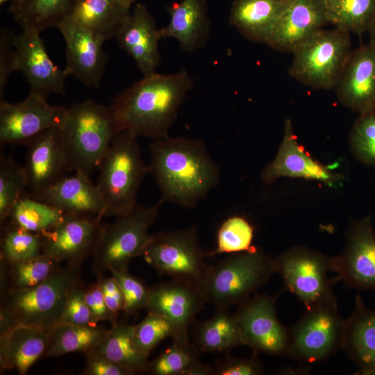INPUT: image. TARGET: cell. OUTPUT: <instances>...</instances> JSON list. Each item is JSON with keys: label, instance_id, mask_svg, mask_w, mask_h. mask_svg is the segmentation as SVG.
I'll use <instances>...</instances> for the list:
<instances>
[{"label": "cell", "instance_id": "obj_1", "mask_svg": "<svg viewBox=\"0 0 375 375\" xmlns=\"http://www.w3.org/2000/svg\"><path fill=\"white\" fill-rule=\"evenodd\" d=\"M191 75L153 73L119 93L109 106L119 132L158 140L169 136L178 110L192 89Z\"/></svg>", "mask_w": 375, "mask_h": 375}, {"label": "cell", "instance_id": "obj_2", "mask_svg": "<svg viewBox=\"0 0 375 375\" xmlns=\"http://www.w3.org/2000/svg\"><path fill=\"white\" fill-rule=\"evenodd\" d=\"M149 173L161 201L192 208L219 180V169L204 143L197 139L169 136L150 144Z\"/></svg>", "mask_w": 375, "mask_h": 375}, {"label": "cell", "instance_id": "obj_3", "mask_svg": "<svg viewBox=\"0 0 375 375\" xmlns=\"http://www.w3.org/2000/svg\"><path fill=\"white\" fill-rule=\"evenodd\" d=\"M80 267L67 265L37 285L1 293L0 332L19 325L49 329L57 324L69 294L81 283Z\"/></svg>", "mask_w": 375, "mask_h": 375}, {"label": "cell", "instance_id": "obj_4", "mask_svg": "<svg viewBox=\"0 0 375 375\" xmlns=\"http://www.w3.org/2000/svg\"><path fill=\"white\" fill-rule=\"evenodd\" d=\"M60 131L69 169L89 176L119 133L110 108L91 99L67 108Z\"/></svg>", "mask_w": 375, "mask_h": 375}, {"label": "cell", "instance_id": "obj_5", "mask_svg": "<svg viewBox=\"0 0 375 375\" xmlns=\"http://www.w3.org/2000/svg\"><path fill=\"white\" fill-rule=\"evenodd\" d=\"M274 273V258L255 247L208 266L201 288L206 302L228 309L266 285Z\"/></svg>", "mask_w": 375, "mask_h": 375}, {"label": "cell", "instance_id": "obj_6", "mask_svg": "<svg viewBox=\"0 0 375 375\" xmlns=\"http://www.w3.org/2000/svg\"><path fill=\"white\" fill-rule=\"evenodd\" d=\"M138 138L130 131L118 133L99 167L97 185L106 203L105 217L126 213L138 203L137 194L149 173Z\"/></svg>", "mask_w": 375, "mask_h": 375}, {"label": "cell", "instance_id": "obj_7", "mask_svg": "<svg viewBox=\"0 0 375 375\" xmlns=\"http://www.w3.org/2000/svg\"><path fill=\"white\" fill-rule=\"evenodd\" d=\"M162 203L150 206L137 203L128 212L115 217L112 222L102 224L91 254L95 275L110 269L128 270L130 261L141 256Z\"/></svg>", "mask_w": 375, "mask_h": 375}, {"label": "cell", "instance_id": "obj_8", "mask_svg": "<svg viewBox=\"0 0 375 375\" xmlns=\"http://www.w3.org/2000/svg\"><path fill=\"white\" fill-rule=\"evenodd\" d=\"M351 51L349 32L323 28L292 52L289 74L315 90L335 88Z\"/></svg>", "mask_w": 375, "mask_h": 375}, {"label": "cell", "instance_id": "obj_9", "mask_svg": "<svg viewBox=\"0 0 375 375\" xmlns=\"http://www.w3.org/2000/svg\"><path fill=\"white\" fill-rule=\"evenodd\" d=\"M141 256L158 274L200 288L208 268L195 227L150 235Z\"/></svg>", "mask_w": 375, "mask_h": 375}, {"label": "cell", "instance_id": "obj_10", "mask_svg": "<svg viewBox=\"0 0 375 375\" xmlns=\"http://www.w3.org/2000/svg\"><path fill=\"white\" fill-rule=\"evenodd\" d=\"M344 326L336 300L306 308V313L289 328L286 356L305 363L328 359L342 349Z\"/></svg>", "mask_w": 375, "mask_h": 375}, {"label": "cell", "instance_id": "obj_11", "mask_svg": "<svg viewBox=\"0 0 375 375\" xmlns=\"http://www.w3.org/2000/svg\"><path fill=\"white\" fill-rule=\"evenodd\" d=\"M276 273L306 308L336 300L332 257L304 247H294L274 258Z\"/></svg>", "mask_w": 375, "mask_h": 375}, {"label": "cell", "instance_id": "obj_12", "mask_svg": "<svg viewBox=\"0 0 375 375\" xmlns=\"http://www.w3.org/2000/svg\"><path fill=\"white\" fill-rule=\"evenodd\" d=\"M278 293L274 296L254 294L240 304L235 312L240 331L242 345L256 353L286 356L289 328L278 320L276 312Z\"/></svg>", "mask_w": 375, "mask_h": 375}, {"label": "cell", "instance_id": "obj_13", "mask_svg": "<svg viewBox=\"0 0 375 375\" xmlns=\"http://www.w3.org/2000/svg\"><path fill=\"white\" fill-rule=\"evenodd\" d=\"M67 108L53 106L32 92L23 101H0V143L26 145L36 136L51 128H60Z\"/></svg>", "mask_w": 375, "mask_h": 375}, {"label": "cell", "instance_id": "obj_14", "mask_svg": "<svg viewBox=\"0 0 375 375\" xmlns=\"http://www.w3.org/2000/svg\"><path fill=\"white\" fill-rule=\"evenodd\" d=\"M332 268L336 282L375 290V233L369 217L351 224L344 251L332 257Z\"/></svg>", "mask_w": 375, "mask_h": 375}, {"label": "cell", "instance_id": "obj_15", "mask_svg": "<svg viewBox=\"0 0 375 375\" xmlns=\"http://www.w3.org/2000/svg\"><path fill=\"white\" fill-rule=\"evenodd\" d=\"M66 44V67L72 76L88 88H98L108 57L103 49L104 40L72 16L57 26Z\"/></svg>", "mask_w": 375, "mask_h": 375}, {"label": "cell", "instance_id": "obj_16", "mask_svg": "<svg viewBox=\"0 0 375 375\" xmlns=\"http://www.w3.org/2000/svg\"><path fill=\"white\" fill-rule=\"evenodd\" d=\"M99 216L64 214L59 223L43 234L42 254L57 262L81 266L91 256L102 225Z\"/></svg>", "mask_w": 375, "mask_h": 375}, {"label": "cell", "instance_id": "obj_17", "mask_svg": "<svg viewBox=\"0 0 375 375\" xmlns=\"http://www.w3.org/2000/svg\"><path fill=\"white\" fill-rule=\"evenodd\" d=\"M17 70L30 85V92L44 99L53 94H65V69L58 67L46 51L40 33L22 31L14 38Z\"/></svg>", "mask_w": 375, "mask_h": 375}, {"label": "cell", "instance_id": "obj_18", "mask_svg": "<svg viewBox=\"0 0 375 375\" xmlns=\"http://www.w3.org/2000/svg\"><path fill=\"white\" fill-rule=\"evenodd\" d=\"M206 302L199 285L172 278L150 288L146 308L164 316L174 325L177 335L173 340L188 342V329Z\"/></svg>", "mask_w": 375, "mask_h": 375}, {"label": "cell", "instance_id": "obj_19", "mask_svg": "<svg viewBox=\"0 0 375 375\" xmlns=\"http://www.w3.org/2000/svg\"><path fill=\"white\" fill-rule=\"evenodd\" d=\"M24 166L27 188L37 196L70 171L59 128L47 129L26 145Z\"/></svg>", "mask_w": 375, "mask_h": 375}, {"label": "cell", "instance_id": "obj_20", "mask_svg": "<svg viewBox=\"0 0 375 375\" xmlns=\"http://www.w3.org/2000/svg\"><path fill=\"white\" fill-rule=\"evenodd\" d=\"M328 23L324 0H287L267 44L292 53Z\"/></svg>", "mask_w": 375, "mask_h": 375}, {"label": "cell", "instance_id": "obj_21", "mask_svg": "<svg viewBox=\"0 0 375 375\" xmlns=\"http://www.w3.org/2000/svg\"><path fill=\"white\" fill-rule=\"evenodd\" d=\"M115 37L119 48L134 60L143 76L156 72L160 62L158 44L161 37L152 14L144 5L135 6Z\"/></svg>", "mask_w": 375, "mask_h": 375}, {"label": "cell", "instance_id": "obj_22", "mask_svg": "<svg viewBox=\"0 0 375 375\" xmlns=\"http://www.w3.org/2000/svg\"><path fill=\"white\" fill-rule=\"evenodd\" d=\"M339 101L360 114L375 108V45L368 42L355 50L335 87Z\"/></svg>", "mask_w": 375, "mask_h": 375}, {"label": "cell", "instance_id": "obj_23", "mask_svg": "<svg viewBox=\"0 0 375 375\" xmlns=\"http://www.w3.org/2000/svg\"><path fill=\"white\" fill-rule=\"evenodd\" d=\"M281 177L301 178L332 184L341 176L315 160L298 142L292 123L287 119L283 136L274 160L261 174L266 183H272Z\"/></svg>", "mask_w": 375, "mask_h": 375}, {"label": "cell", "instance_id": "obj_24", "mask_svg": "<svg viewBox=\"0 0 375 375\" xmlns=\"http://www.w3.org/2000/svg\"><path fill=\"white\" fill-rule=\"evenodd\" d=\"M31 197L64 214L105 217L106 203L97 185L81 172L65 175L41 194Z\"/></svg>", "mask_w": 375, "mask_h": 375}, {"label": "cell", "instance_id": "obj_25", "mask_svg": "<svg viewBox=\"0 0 375 375\" xmlns=\"http://www.w3.org/2000/svg\"><path fill=\"white\" fill-rule=\"evenodd\" d=\"M167 10L170 19L159 29L161 39H174L187 51L206 45L210 28L206 0H181L168 6Z\"/></svg>", "mask_w": 375, "mask_h": 375}, {"label": "cell", "instance_id": "obj_26", "mask_svg": "<svg viewBox=\"0 0 375 375\" xmlns=\"http://www.w3.org/2000/svg\"><path fill=\"white\" fill-rule=\"evenodd\" d=\"M49 339V329L29 326H15L0 332L1 369L26 374L44 356Z\"/></svg>", "mask_w": 375, "mask_h": 375}, {"label": "cell", "instance_id": "obj_27", "mask_svg": "<svg viewBox=\"0 0 375 375\" xmlns=\"http://www.w3.org/2000/svg\"><path fill=\"white\" fill-rule=\"evenodd\" d=\"M342 349L359 374L375 375V310L367 308L357 294L355 309L344 320Z\"/></svg>", "mask_w": 375, "mask_h": 375}, {"label": "cell", "instance_id": "obj_28", "mask_svg": "<svg viewBox=\"0 0 375 375\" xmlns=\"http://www.w3.org/2000/svg\"><path fill=\"white\" fill-rule=\"evenodd\" d=\"M287 0H234L229 23L247 38L267 44Z\"/></svg>", "mask_w": 375, "mask_h": 375}, {"label": "cell", "instance_id": "obj_29", "mask_svg": "<svg viewBox=\"0 0 375 375\" xmlns=\"http://www.w3.org/2000/svg\"><path fill=\"white\" fill-rule=\"evenodd\" d=\"M77 0H15L8 12L22 31H42L56 27L70 16Z\"/></svg>", "mask_w": 375, "mask_h": 375}, {"label": "cell", "instance_id": "obj_30", "mask_svg": "<svg viewBox=\"0 0 375 375\" xmlns=\"http://www.w3.org/2000/svg\"><path fill=\"white\" fill-rule=\"evenodd\" d=\"M134 328L135 325L115 322L105 337L90 350L122 365L133 374L147 372L148 357L135 346Z\"/></svg>", "mask_w": 375, "mask_h": 375}, {"label": "cell", "instance_id": "obj_31", "mask_svg": "<svg viewBox=\"0 0 375 375\" xmlns=\"http://www.w3.org/2000/svg\"><path fill=\"white\" fill-rule=\"evenodd\" d=\"M194 341L197 349L206 353L224 352L242 345L235 314L228 309H217L212 317L197 327Z\"/></svg>", "mask_w": 375, "mask_h": 375}, {"label": "cell", "instance_id": "obj_32", "mask_svg": "<svg viewBox=\"0 0 375 375\" xmlns=\"http://www.w3.org/2000/svg\"><path fill=\"white\" fill-rule=\"evenodd\" d=\"M130 12L115 0H77L70 16L106 42Z\"/></svg>", "mask_w": 375, "mask_h": 375}, {"label": "cell", "instance_id": "obj_33", "mask_svg": "<svg viewBox=\"0 0 375 375\" xmlns=\"http://www.w3.org/2000/svg\"><path fill=\"white\" fill-rule=\"evenodd\" d=\"M108 330L97 326H81L58 322L49 329V344L44 357L83 352L95 347Z\"/></svg>", "mask_w": 375, "mask_h": 375}, {"label": "cell", "instance_id": "obj_34", "mask_svg": "<svg viewBox=\"0 0 375 375\" xmlns=\"http://www.w3.org/2000/svg\"><path fill=\"white\" fill-rule=\"evenodd\" d=\"M64 213L24 193L12 207L6 222L33 233L44 234L55 227Z\"/></svg>", "mask_w": 375, "mask_h": 375}, {"label": "cell", "instance_id": "obj_35", "mask_svg": "<svg viewBox=\"0 0 375 375\" xmlns=\"http://www.w3.org/2000/svg\"><path fill=\"white\" fill-rule=\"evenodd\" d=\"M328 23L349 33H367L375 19V0H324Z\"/></svg>", "mask_w": 375, "mask_h": 375}, {"label": "cell", "instance_id": "obj_36", "mask_svg": "<svg viewBox=\"0 0 375 375\" xmlns=\"http://www.w3.org/2000/svg\"><path fill=\"white\" fill-rule=\"evenodd\" d=\"M59 267L58 262L43 254L12 264L1 262V289L4 292L37 285Z\"/></svg>", "mask_w": 375, "mask_h": 375}, {"label": "cell", "instance_id": "obj_37", "mask_svg": "<svg viewBox=\"0 0 375 375\" xmlns=\"http://www.w3.org/2000/svg\"><path fill=\"white\" fill-rule=\"evenodd\" d=\"M1 228V262L12 264L42 254L43 234L26 231L8 222Z\"/></svg>", "mask_w": 375, "mask_h": 375}, {"label": "cell", "instance_id": "obj_38", "mask_svg": "<svg viewBox=\"0 0 375 375\" xmlns=\"http://www.w3.org/2000/svg\"><path fill=\"white\" fill-rule=\"evenodd\" d=\"M27 188V178L24 166L12 156L1 153L0 157V224L6 222L9 212Z\"/></svg>", "mask_w": 375, "mask_h": 375}, {"label": "cell", "instance_id": "obj_39", "mask_svg": "<svg viewBox=\"0 0 375 375\" xmlns=\"http://www.w3.org/2000/svg\"><path fill=\"white\" fill-rule=\"evenodd\" d=\"M254 228L244 217L233 215L225 219L217 233L216 247L208 256L222 253H237L252 250Z\"/></svg>", "mask_w": 375, "mask_h": 375}, {"label": "cell", "instance_id": "obj_40", "mask_svg": "<svg viewBox=\"0 0 375 375\" xmlns=\"http://www.w3.org/2000/svg\"><path fill=\"white\" fill-rule=\"evenodd\" d=\"M199 362L197 349L190 342L173 340L171 346L149 362L147 372L153 375H188Z\"/></svg>", "mask_w": 375, "mask_h": 375}, {"label": "cell", "instance_id": "obj_41", "mask_svg": "<svg viewBox=\"0 0 375 375\" xmlns=\"http://www.w3.org/2000/svg\"><path fill=\"white\" fill-rule=\"evenodd\" d=\"M177 331L174 325L164 316L148 312L134 328V341L137 349L149 357L151 351L167 338L174 340Z\"/></svg>", "mask_w": 375, "mask_h": 375}, {"label": "cell", "instance_id": "obj_42", "mask_svg": "<svg viewBox=\"0 0 375 375\" xmlns=\"http://www.w3.org/2000/svg\"><path fill=\"white\" fill-rule=\"evenodd\" d=\"M349 142L358 159L375 165V108L360 114L351 131Z\"/></svg>", "mask_w": 375, "mask_h": 375}, {"label": "cell", "instance_id": "obj_43", "mask_svg": "<svg viewBox=\"0 0 375 375\" xmlns=\"http://www.w3.org/2000/svg\"><path fill=\"white\" fill-rule=\"evenodd\" d=\"M109 272L121 288L124 297V311L131 315L147 306L149 289L128 270L110 269Z\"/></svg>", "mask_w": 375, "mask_h": 375}, {"label": "cell", "instance_id": "obj_44", "mask_svg": "<svg viewBox=\"0 0 375 375\" xmlns=\"http://www.w3.org/2000/svg\"><path fill=\"white\" fill-rule=\"evenodd\" d=\"M58 322L81 326H97L85 302V288L81 283L69 294Z\"/></svg>", "mask_w": 375, "mask_h": 375}, {"label": "cell", "instance_id": "obj_45", "mask_svg": "<svg viewBox=\"0 0 375 375\" xmlns=\"http://www.w3.org/2000/svg\"><path fill=\"white\" fill-rule=\"evenodd\" d=\"M15 33L8 27L0 29V99L3 100V93L10 74L17 70V54L14 44Z\"/></svg>", "mask_w": 375, "mask_h": 375}, {"label": "cell", "instance_id": "obj_46", "mask_svg": "<svg viewBox=\"0 0 375 375\" xmlns=\"http://www.w3.org/2000/svg\"><path fill=\"white\" fill-rule=\"evenodd\" d=\"M263 374V366L255 356L246 358L228 356L218 362L215 368V375H261Z\"/></svg>", "mask_w": 375, "mask_h": 375}, {"label": "cell", "instance_id": "obj_47", "mask_svg": "<svg viewBox=\"0 0 375 375\" xmlns=\"http://www.w3.org/2000/svg\"><path fill=\"white\" fill-rule=\"evenodd\" d=\"M86 364L85 375H133V373L122 367L92 350L84 353Z\"/></svg>", "mask_w": 375, "mask_h": 375}, {"label": "cell", "instance_id": "obj_48", "mask_svg": "<svg viewBox=\"0 0 375 375\" xmlns=\"http://www.w3.org/2000/svg\"><path fill=\"white\" fill-rule=\"evenodd\" d=\"M97 281L101 287L106 306L115 323L118 314L124 309V297L122 291L112 276L108 277L101 274L97 276Z\"/></svg>", "mask_w": 375, "mask_h": 375}, {"label": "cell", "instance_id": "obj_49", "mask_svg": "<svg viewBox=\"0 0 375 375\" xmlns=\"http://www.w3.org/2000/svg\"><path fill=\"white\" fill-rule=\"evenodd\" d=\"M85 299L96 324L103 321L114 323L112 316L106 306L102 290L97 281L85 288Z\"/></svg>", "mask_w": 375, "mask_h": 375}, {"label": "cell", "instance_id": "obj_50", "mask_svg": "<svg viewBox=\"0 0 375 375\" xmlns=\"http://www.w3.org/2000/svg\"><path fill=\"white\" fill-rule=\"evenodd\" d=\"M117 3L126 10H130L131 6L138 0H115Z\"/></svg>", "mask_w": 375, "mask_h": 375}, {"label": "cell", "instance_id": "obj_51", "mask_svg": "<svg viewBox=\"0 0 375 375\" xmlns=\"http://www.w3.org/2000/svg\"><path fill=\"white\" fill-rule=\"evenodd\" d=\"M368 34H369V42L370 43L373 44L375 45V19L369 28V30L368 31Z\"/></svg>", "mask_w": 375, "mask_h": 375}, {"label": "cell", "instance_id": "obj_52", "mask_svg": "<svg viewBox=\"0 0 375 375\" xmlns=\"http://www.w3.org/2000/svg\"><path fill=\"white\" fill-rule=\"evenodd\" d=\"M15 1V0H0V5H1V6L2 5H3L4 3H6L8 2V1H11V2H12V1Z\"/></svg>", "mask_w": 375, "mask_h": 375}]
</instances>
